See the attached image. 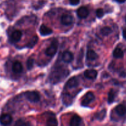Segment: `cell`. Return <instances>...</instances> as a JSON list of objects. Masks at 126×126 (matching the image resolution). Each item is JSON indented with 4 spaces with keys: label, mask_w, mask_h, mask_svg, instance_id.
Here are the masks:
<instances>
[{
    "label": "cell",
    "mask_w": 126,
    "mask_h": 126,
    "mask_svg": "<svg viewBox=\"0 0 126 126\" xmlns=\"http://www.w3.org/2000/svg\"><path fill=\"white\" fill-rule=\"evenodd\" d=\"M95 100V95L91 92H88L86 94L84 97L82 102V105L83 107H87L91 102Z\"/></svg>",
    "instance_id": "obj_3"
},
{
    "label": "cell",
    "mask_w": 126,
    "mask_h": 126,
    "mask_svg": "<svg viewBox=\"0 0 126 126\" xmlns=\"http://www.w3.org/2000/svg\"><path fill=\"white\" fill-rule=\"evenodd\" d=\"M112 32V30L109 27H105L100 30V33L103 36H107L111 34Z\"/></svg>",
    "instance_id": "obj_20"
},
{
    "label": "cell",
    "mask_w": 126,
    "mask_h": 126,
    "mask_svg": "<svg viewBox=\"0 0 126 126\" xmlns=\"http://www.w3.org/2000/svg\"><path fill=\"white\" fill-rule=\"evenodd\" d=\"M22 33L20 30H16L11 34V39L15 42H17L21 40L22 38Z\"/></svg>",
    "instance_id": "obj_14"
},
{
    "label": "cell",
    "mask_w": 126,
    "mask_h": 126,
    "mask_svg": "<svg viewBox=\"0 0 126 126\" xmlns=\"http://www.w3.org/2000/svg\"><path fill=\"white\" fill-rule=\"evenodd\" d=\"M96 14L98 18H101L104 16V11L101 8L98 9L96 11Z\"/></svg>",
    "instance_id": "obj_22"
},
{
    "label": "cell",
    "mask_w": 126,
    "mask_h": 126,
    "mask_svg": "<svg viewBox=\"0 0 126 126\" xmlns=\"http://www.w3.org/2000/svg\"><path fill=\"white\" fill-rule=\"evenodd\" d=\"M74 22V18L72 16L69 14H64L61 16V22L64 25H71Z\"/></svg>",
    "instance_id": "obj_5"
},
{
    "label": "cell",
    "mask_w": 126,
    "mask_h": 126,
    "mask_svg": "<svg viewBox=\"0 0 126 126\" xmlns=\"http://www.w3.org/2000/svg\"><path fill=\"white\" fill-rule=\"evenodd\" d=\"M12 118L9 114H2L0 116V123L2 125L7 126L12 123Z\"/></svg>",
    "instance_id": "obj_4"
},
{
    "label": "cell",
    "mask_w": 126,
    "mask_h": 126,
    "mask_svg": "<svg viewBox=\"0 0 126 126\" xmlns=\"http://www.w3.org/2000/svg\"><path fill=\"white\" fill-rule=\"evenodd\" d=\"M78 85H79V81H78L77 79L75 77H72L67 81L65 85V87L71 89L73 87H77Z\"/></svg>",
    "instance_id": "obj_7"
},
{
    "label": "cell",
    "mask_w": 126,
    "mask_h": 126,
    "mask_svg": "<svg viewBox=\"0 0 126 126\" xmlns=\"http://www.w3.org/2000/svg\"><path fill=\"white\" fill-rule=\"evenodd\" d=\"M12 70L15 73H20L22 71L23 66L21 63L19 61H15L12 64Z\"/></svg>",
    "instance_id": "obj_11"
},
{
    "label": "cell",
    "mask_w": 126,
    "mask_h": 126,
    "mask_svg": "<svg viewBox=\"0 0 126 126\" xmlns=\"http://www.w3.org/2000/svg\"><path fill=\"white\" fill-rule=\"evenodd\" d=\"M46 126H58V122L55 118H49L46 121Z\"/></svg>",
    "instance_id": "obj_19"
},
{
    "label": "cell",
    "mask_w": 126,
    "mask_h": 126,
    "mask_svg": "<svg viewBox=\"0 0 126 126\" xmlns=\"http://www.w3.org/2000/svg\"><path fill=\"white\" fill-rule=\"evenodd\" d=\"M98 73L95 70H87L84 72V76L89 79H94L97 77Z\"/></svg>",
    "instance_id": "obj_9"
},
{
    "label": "cell",
    "mask_w": 126,
    "mask_h": 126,
    "mask_svg": "<svg viewBox=\"0 0 126 126\" xmlns=\"http://www.w3.org/2000/svg\"><path fill=\"white\" fill-rule=\"evenodd\" d=\"M38 41V37H37V36H34L32 37V38L28 41L26 47L28 48H30V49H32V48H33V47L37 44Z\"/></svg>",
    "instance_id": "obj_16"
},
{
    "label": "cell",
    "mask_w": 126,
    "mask_h": 126,
    "mask_svg": "<svg viewBox=\"0 0 126 126\" xmlns=\"http://www.w3.org/2000/svg\"><path fill=\"white\" fill-rule=\"evenodd\" d=\"M115 1H116V2H119V3H123V2H124L126 0H115Z\"/></svg>",
    "instance_id": "obj_26"
},
{
    "label": "cell",
    "mask_w": 126,
    "mask_h": 126,
    "mask_svg": "<svg viewBox=\"0 0 126 126\" xmlns=\"http://www.w3.org/2000/svg\"><path fill=\"white\" fill-rule=\"evenodd\" d=\"M98 58V55L93 50H88L86 52V59L89 60H95Z\"/></svg>",
    "instance_id": "obj_15"
},
{
    "label": "cell",
    "mask_w": 126,
    "mask_h": 126,
    "mask_svg": "<svg viewBox=\"0 0 126 126\" xmlns=\"http://www.w3.org/2000/svg\"><path fill=\"white\" fill-rule=\"evenodd\" d=\"M62 58H63V60L64 62L70 63L74 59V55H73L72 53L71 52L66 50V51H64L63 52Z\"/></svg>",
    "instance_id": "obj_8"
},
{
    "label": "cell",
    "mask_w": 126,
    "mask_h": 126,
    "mask_svg": "<svg viewBox=\"0 0 126 126\" xmlns=\"http://www.w3.org/2000/svg\"><path fill=\"white\" fill-rule=\"evenodd\" d=\"M82 119L77 115H74L71 118L70 121V126H79L81 123Z\"/></svg>",
    "instance_id": "obj_13"
},
{
    "label": "cell",
    "mask_w": 126,
    "mask_h": 126,
    "mask_svg": "<svg viewBox=\"0 0 126 126\" xmlns=\"http://www.w3.org/2000/svg\"><path fill=\"white\" fill-rule=\"evenodd\" d=\"M57 50H58V41L56 40H54L52 42L51 44L46 49L45 54L49 57H53L56 54Z\"/></svg>",
    "instance_id": "obj_2"
},
{
    "label": "cell",
    "mask_w": 126,
    "mask_h": 126,
    "mask_svg": "<svg viewBox=\"0 0 126 126\" xmlns=\"http://www.w3.org/2000/svg\"><path fill=\"white\" fill-rule=\"evenodd\" d=\"M115 97H116V92H115L114 90L111 89L109 92L108 97H107V102L109 104H111L114 102L115 99Z\"/></svg>",
    "instance_id": "obj_18"
},
{
    "label": "cell",
    "mask_w": 126,
    "mask_h": 126,
    "mask_svg": "<svg viewBox=\"0 0 126 126\" xmlns=\"http://www.w3.org/2000/svg\"><path fill=\"white\" fill-rule=\"evenodd\" d=\"M89 11L86 7H80L77 11V14L79 18H85L88 17Z\"/></svg>",
    "instance_id": "obj_6"
},
{
    "label": "cell",
    "mask_w": 126,
    "mask_h": 126,
    "mask_svg": "<svg viewBox=\"0 0 126 126\" xmlns=\"http://www.w3.org/2000/svg\"><path fill=\"white\" fill-rule=\"evenodd\" d=\"M24 95L26 98L31 102L37 103L40 100V94L37 91H27L24 93Z\"/></svg>",
    "instance_id": "obj_1"
},
{
    "label": "cell",
    "mask_w": 126,
    "mask_h": 126,
    "mask_svg": "<svg viewBox=\"0 0 126 126\" xmlns=\"http://www.w3.org/2000/svg\"><path fill=\"white\" fill-rule=\"evenodd\" d=\"M14 126H26V124L22 119H18L15 123Z\"/></svg>",
    "instance_id": "obj_23"
},
{
    "label": "cell",
    "mask_w": 126,
    "mask_h": 126,
    "mask_svg": "<svg viewBox=\"0 0 126 126\" xmlns=\"http://www.w3.org/2000/svg\"><path fill=\"white\" fill-rule=\"evenodd\" d=\"M125 20H126V17H125Z\"/></svg>",
    "instance_id": "obj_27"
},
{
    "label": "cell",
    "mask_w": 126,
    "mask_h": 126,
    "mask_svg": "<svg viewBox=\"0 0 126 126\" xmlns=\"http://www.w3.org/2000/svg\"><path fill=\"white\" fill-rule=\"evenodd\" d=\"M122 35H123L124 38L126 40V28L123 30V32H122Z\"/></svg>",
    "instance_id": "obj_25"
},
{
    "label": "cell",
    "mask_w": 126,
    "mask_h": 126,
    "mask_svg": "<svg viewBox=\"0 0 126 126\" xmlns=\"http://www.w3.org/2000/svg\"><path fill=\"white\" fill-rule=\"evenodd\" d=\"M53 33V30L44 25H42L40 27V33L42 36H48Z\"/></svg>",
    "instance_id": "obj_10"
},
{
    "label": "cell",
    "mask_w": 126,
    "mask_h": 126,
    "mask_svg": "<svg viewBox=\"0 0 126 126\" xmlns=\"http://www.w3.org/2000/svg\"><path fill=\"white\" fill-rule=\"evenodd\" d=\"M116 113L120 116L125 115L126 114V107L124 105H119L115 108Z\"/></svg>",
    "instance_id": "obj_12"
},
{
    "label": "cell",
    "mask_w": 126,
    "mask_h": 126,
    "mask_svg": "<svg viewBox=\"0 0 126 126\" xmlns=\"http://www.w3.org/2000/svg\"><path fill=\"white\" fill-rule=\"evenodd\" d=\"M113 56L116 59H121L124 57V52L121 48L116 47L113 51Z\"/></svg>",
    "instance_id": "obj_17"
},
{
    "label": "cell",
    "mask_w": 126,
    "mask_h": 126,
    "mask_svg": "<svg viewBox=\"0 0 126 126\" xmlns=\"http://www.w3.org/2000/svg\"><path fill=\"white\" fill-rule=\"evenodd\" d=\"M34 64V60L33 59H28L27 62V66L28 70H31L33 68Z\"/></svg>",
    "instance_id": "obj_21"
},
{
    "label": "cell",
    "mask_w": 126,
    "mask_h": 126,
    "mask_svg": "<svg viewBox=\"0 0 126 126\" xmlns=\"http://www.w3.org/2000/svg\"><path fill=\"white\" fill-rule=\"evenodd\" d=\"M69 2L72 6H76L79 4L80 2V0H69Z\"/></svg>",
    "instance_id": "obj_24"
}]
</instances>
